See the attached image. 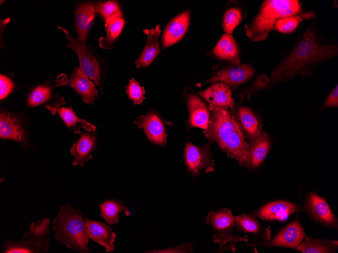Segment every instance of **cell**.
Segmentation results:
<instances>
[{"mask_svg": "<svg viewBox=\"0 0 338 253\" xmlns=\"http://www.w3.org/2000/svg\"><path fill=\"white\" fill-rule=\"evenodd\" d=\"M337 54V45L322 42L315 30L310 27L294 47L274 68L270 76L265 75L267 87L271 88L298 75L308 76L316 66Z\"/></svg>", "mask_w": 338, "mask_h": 253, "instance_id": "cell-1", "label": "cell"}, {"mask_svg": "<svg viewBox=\"0 0 338 253\" xmlns=\"http://www.w3.org/2000/svg\"><path fill=\"white\" fill-rule=\"evenodd\" d=\"M210 118L204 136L215 142L229 157L245 166L249 144L236 118L229 109L209 105Z\"/></svg>", "mask_w": 338, "mask_h": 253, "instance_id": "cell-2", "label": "cell"}, {"mask_svg": "<svg viewBox=\"0 0 338 253\" xmlns=\"http://www.w3.org/2000/svg\"><path fill=\"white\" fill-rule=\"evenodd\" d=\"M292 16L309 19L314 17L315 14L311 11L304 12L297 0L265 1L251 23L245 25L246 35L253 41H261L274 30L277 22Z\"/></svg>", "mask_w": 338, "mask_h": 253, "instance_id": "cell-3", "label": "cell"}, {"mask_svg": "<svg viewBox=\"0 0 338 253\" xmlns=\"http://www.w3.org/2000/svg\"><path fill=\"white\" fill-rule=\"evenodd\" d=\"M54 237L61 243L79 253H88L89 236L80 210L68 204L61 205L53 221Z\"/></svg>", "mask_w": 338, "mask_h": 253, "instance_id": "cell-4", "label": "cell"}, {"mask_svg": "<svg viewBox=\"0 0 338 253\" xmlns=\"http://www.w3.org/2000/svg\"><path fill=\"white\" fill-rule=\"evenodd\" d=\"M50 220L45 218L30 223L21 240H6L3 253H46L49 251Z\"/></svg>", "mask_w": 338, "mask_h": 253, "instance_id": "cell-5", "label": "cell"}, {"mask_svg": "<svg viewBox=\"0 0 338 253\" xmlns=\"http://www.w3.org/2000/svg\"><path fill=\"white\" fill-rule=\"evenodd\" d=\"M206 220V224L209 225L213 230V241L219 244L220 247L230 242L232 245V250L234 251L235 248L234 245L235 244L233 243L247 241V236L240 237L235 235V218L230 210L223 208L217 211H210Z\"/></svg>", "mask_w": 338, "mask_h": 253, "instance_id": "cell-6", "label": "cell"}, {"mask_svg": "<svg viewBox=\"0 0 338 253\" xmlns=\"http://www.w3.org/2000/svg\"><path fill=\"white\" fill-rule=\"evenodd\" d=\"M305 236L303 227L297 219L285 226L272 238L263 241L255 239L247 245L254 248L256 246H278L295 248L304 240Z\"/></svg>", "mask_w": 338, "mask_h": 253, "instance_id": "cell-7", "label": "cell"}, {"mask_svg": "<svg viewBox=\"0 0 338 253\" xmlns=\"http://www.w3.org/2000/svg\"><path fill=\"white\" fill-rule=\"evenodd\" d=\"M184 160L188 172L193 176L200 175L202 169L205 173L214 171V160L212 158L208 143L201 146L187 143L184 150Z\"/></svg>", "mask_w": 338, "mask_h": 253, "instance_id": "cell-8", "label": "cell"}, {"mask_svg": "<svg viewBox=\"0 0 338 253\" xmlns=\"http://www.w3.org/2000/svg\"><path fill=\"white\" fill-rule=\"evenodd\" d=\"M58 28L66 35L68 41L66 46L77 54L79 61V67L90 79L93 80L100 88H101L100 68L95 58L89 53L86 44L80 42L64 28L60 26Z\"/></svg>", "mask_w": 338, "mask_h": 253, "instance_id": "cell-9", "label": "cell"}, {"mask_svg": "<svg viewBox=\"0 0 338 253\" xmlns=\"http://www.w3.org/2000/svg\"><path fill=\"white\" fill-rule=\"evenodd\" d=\"M254 73V68L248 64H231L216 71L205 83L222 82L235 88L250 79Z\"/></svg>", "mask_w": 338, "mask_h": 253, "instance_id": "cell-10", "label": "cell"}, {"mask_svg": "<svg viewBox=\"0 0 338 253\" xmlns=\"http://www.w3.org/2000/svg\"><path fill=\"white\" fill-rule=\"evenodd\" d=\"M0 138L18 142L23 148L32 146L20 118L8 112L2 111L0 114Z\"/></svg>", "mask_w": 338, "mask_h": 253, "instance_id": "cell-11", "label": "cell"}, {"mask_svg": "<svg viewBox=\"0 0 338 253\" xmlns=\"http://www.w3.org/2000/svg\"><path fill=\"white\" fill-rule=\"evenodd\" d=\"M134 123L143 129L148 139L153 144L161 146L166 144L167 134L163 122L154 112L150 111L138 118Z\"/></svg>", "mask_w": 338, "mask_h": 253, "instance_id": "cell-12", "label": "cell"}, {"mask_svg": "<svg viewBox=\"0 0 338 253\" xmlns=\"http://www.w3.org/2000/svg\"><path fill=\"white\" fill-rule=\"evenodd\" d=\"M305 208L309 214L318 223L337 228V219L323 197L313 193H310L306 201Z\"/></svg>", "mask_w": 338, "mask_h": 253, "instance_id": "cell-13", "label": "cell"}, {"mask_svg": "<svg viewBox=\"0 0 338 253\" xmlns=\"http://www.w3.org/2000/svg\"><path fill=\"white\" fill-rule=\"evenodd\" d=\"M100 4V2H86L76 9L75 23L78 40L83 44H86L89 32L99 13Z\"/></svg>", "mask_w": 338, "mask_h": 253, "instance_id": "cell-14", "label": "cell"}, {"mask_svg": "<svg viewBox=\"0 0 338 253\" xmlns=\"http://www.w3.org/2000/svg\"><path fill=\"white\" fill-rule=\"evenodd\" d=\"M299 206L285 200H277L265 205L252 213V216L264 221H284L297 212Z\"/></svg>", "mask_w": 338, "mask_h": 253, "instance_id": "cell-15", "label": "cell"}, {"mask_svg": "<svg viewBox=\"0 0 338 253\" xmlns=\"http://www.w3.org/2000/svg\"><path fill=\"white\" fill-rule=\"evenodd\" d=\"M79 139L70 148V152L74 157L72 164L83 167L85 163L93 158V153L97 147V136L94 132H83Z\"/></svg>", "mask_w": 338, "mask_h": 253, "instance_id": "cell-16", "label": "cell"}, {"mask_svg": "<svg viewBox=\"0 0 338 253\" xmlns=\"http://www.w3.org/2000/svg\"><path fill=\"white\" fill-rule=\"evenodd\" d=\"M185 99L189 113V118L187 122L188 126L206 130L210 118L209 107L195 93L188 94Z\"/></svg>", "mask_w": 338, "mask_h": 253, "instance_id": "cell-17", "label": "cell"}, {"mask_svg": "<svg viewBox=\"0 0 338 253\" xmlns=\"http://www.w3.org/2000/svg\"><path fill=\"white\" fill-rule=\"evenodd\" d=\"M190 21V13L185 11L173 19L166 25L162 36V48L179 42L185 34Z\"/></svg>", "mask_w": 338, "mask_h": 253, "instance_id": "cell-18", "label": "cell"}, {"mask_svg": "<svg viewBox=\"0 0 338 253\" xmlns=\"http://www.w3.org/2000/svg\"><path fill=\"white\" fill-rule=\"evenodd\" d=\"M199 95L209 105L230 109L234 108L230 87L222 82L214 83L206 89L199 91Z\"/></svg>", "mask_w": 338, "mask_h": 253, "instance_id": "cell-19", "label": "cell"}, {"mask_svg": "<svg viewBox=\"0 0 338 253\" xmlns=\"http://www.w3.org/2000/svg\"><path fill=\"white\" fill-rule=\"evenodd\" d=\"M90 239L104 246L107 251H113L116 234L106 224L84 218Z\"/></svg>", "mask_w": 338, "mask_h": 253, "instance_id": "cell-20", "label": "cell"}, {"mask_svg": "<svg viewBox=\"0 0 338 253\" xmlns=\"http://www.w3.org/2000/svg\"><path fill=\"white\" fill-rule=\"evenodd\" d=\"M69 85L80 95L83 102L92 104L98 96L94 83L80 67H75L71 75Z\"/></svg>", "mask_w": 338, "mask_h": 253, "instance_id": "cell-21", "label": "cell"}, {"mask_svg": "<svg viewBox=\"0 0 338 253\" xmlns=\"http://www.w3.org/2000/svg\"><path fill=\"white\" fill-rule=\"evenodd\" d=\"M59 105L46 106V108L53 115L57 112L64 121L67 129L75 134L81 133V128L88 132H94L97 127L84 119L78 118L71 107L59 108Z\"/></svg>", "mask_w": 338, "mask_h": 253, "instance_id": "cell-22", "label": "cell"}, {"mask_svg": "<svg viewBox=\"0 0 338 253\" xmlns=\"http://www.w3.org/2000/svg\"><path fill=\"white\" fill-rule=\"evenodd\" d=\"M144 32L147 35V41L139 58L135 61L136 68L149 66L160 53L159 37L161 30L158 25L155 28L145 29Z\"/></svg>", "mask_w": 338, "mask_h": 253, "instance_id": "cell-23", "label": "cell"}, {"mask_svg": "<svg viewBox=\"0 0 338 253\" xmlns=\"http://www.w3.org/2000/svg\"><path fill=\"white\" fill-rule=\"evenodd\" d=\"M270 147V138L264 131L250 144L245 166L251 169L259 166L266 158Z\"/></svg>", "mask_w": 338, "mask_h": 253, "instance_id": "cell-24", "label": "cell"}, {"mask_svg": "<svg viewBox=\"0 0 338 253\" xmlns=\"http://www.w3.org/2000/svg\"><path fill=\"white\" fill-rule=\"evenodd\" d=\"M235 218L236 230L241 232L251 233L255 239L263 241L271 238V227H264L252 215L242 213Z\"/></svg>", "mask_w": 338, "mask_h": 253, "instance_id": "cell-25", "label": "cell"}, {"mask_svg": "<svg viewBox=\"0 0 338 253\" xmlns=\"http://www.w3.org/2000/svg\"><path fill=\"white\" fill-rule=\"evenodd\" d=\"M219 59L227 60L234 65L240 64V58L237 43L231 35L225 33L212 50Z\"/></svg>", "mask_w": 338, "mask_h": 253, "instance_id": "cell-26", "label": "cell"}, {"mask_svg": "<svg viewBox=\"0 0 338 253\" xmlns=\"http://www.w3.org/2000/svg\"><path fill=\"white\" fill-rule=\"evenodd\" d=\"M294 249L303 253L335 252L338 248L337 240L318 239L305 236Z\"/></svg>", "mask_w": 338, "mask_h": 253, "instance_id": "cell-27", "label": "cell"}, {"mask_svg": "<svg viewBox=\"0 0 338 253\" xmlns=\"http://www.w3.org/2000/svg\"><path fill=\"white\" fill-rule=\"evenodd\" d=\"M57 82L51 85L44 84L35 87L29 94L27 98V105L34 107L47 101L51 96L53 86H60L69 84V81L65 74L59 76Z\"/></svg>", "mask_w": 338, "mask_h": 253, "instance_id": "cell-28", "label": "cell"}, {"mask_svg": "<svg viewBox=\"0 0 338 253\" xmlns=\"http://www.w3.org/2000/svg\"><path fill=\"white\" fill-rule=\"evenodd\" d=\"M101 210V216L105 221L113 225L119 221L118 213L123 211L125 215L130 216L131 212L128 208L125 207L122 201L114 199H108L99 205Z\"/></svg>", "mask_w": 338, "mask_h": 253, "instance_id": "cell-29", "label": "cell"}, {"mask_svg": "<svg viewBox=\"0 0 338 253\" xmlns=\"http://www.w3.org/2000/svg\"><path fill=\"white\" fill-rule=\"evenodd\" d=\"M238 116L251 144L261 134L259 122L252 112L245 107L238 108Z\"/></svg>", "mask_w": 338, "mask_h": 253, "instance_id": "cell-30", "label": "cell"}, {"mask_svg": "<svg viewBox=\"0 0 338 253\" xmlns=\"http://www.w3.org/2000/svg\"><path fill=\"white\" fill-rule=\"evenodd\" d=\"M105 22L106 36L100 39V45L104 48L112 47L113 43L120 34L124 26L123 18L107 20Z\"/></svg>", "mask_w": 338, "mask_h": 253, "instance_id": "cell-31", "label": "cell"}, {"mask_svg": "<svg viewBox=\"0 0 338 253\" xmlns=\"http://www.w3.org/2000/svg\"><path fill=\"white\" fill-rule=\"evenodd\" d=\"M242 19L241 11L237 8H231L225 13L222 27L225 33L231 35L235 28L240 24Z\"/></svg>", "mask_w": 338, "mask_h": 253, "instance_id": "cell-32", "label": "cell"}, {"mask_svg": "<svg viewBox=\"0 0 338 253\" xmlns=\"http://www.w3.org/2000/svg\"><path fill=\"white\" fill-rule=\"evenodd\" d=\"M99 13L105 21L115 18H123V14L120 6L115 1L100 3Z\"/></svg>", "mask_w": 338, "mask_h": 253, "instance_id": "cell-33", "label": "cell"}, {"mask_svg": "<svg viewBox=\"0 0 338 253\" xmlns=\"http://www.w3.org/2000/svg\"><path fill=\"white\" fill-rule=\"evenodd\" d=\"M126 92L129 99L135 104H141L145 98L144 88L133 78L130 80Z\"/></svg>", "mask_w": 338, "mask_h": 253, "instance_id": "cell-34", "label": "cell"}, {"mask_svg": "<svg viewBox=\"0 0 338 253\" xmlns=\"http://www.w3.org/2000/svg\"><path fill=\"white\" fill-rule=\"evenodd\" d=\"M303 18L300 16H292L280 19L274 25V29L284 33L293 31Z\"/></svg>", "mask_w": 338, "mask_h": 253, "instance_id": "cell-35", "label": "cell"}, {"mask_svg": "<svg viewBox=\"0 0 338 253\" xmlns=\"http://www.w3.org/2000/svg\"><path fill=\"white\" fill-rule=\"evenodd\" d=\"M14 84L8 77L1 74L0 75V99L6 98L13 90Z\"/></svg>", "mask_w": 338, "mask_h": 253, "instance_id": "cell-36", "label": "cell"}, {"mask_svg": "<svg viewBox=\"0 0 338 253\" xmlns=\"http://www.w3.org/2000/svg\"><path fill=\"white\" fill-rule=\"evenodd\" d=\"M193 251V244L190 243H184L180 245L170 248L163 249H155L149 251L147 252L156 253H172V252H192Z\"/></svg>", "mask_w": 338, "mask_h": 253, "instance_id": "cell-37", "label": "cell"}, {"mask_svg": "<svg viewBox=\"0 0 338 253\" xmlns=\"http://www.w3.org/2000/svg\"><path fill=\"white\" fill-rule=\"evenodd\" d=\"M338 107V86L337 85L332 89L326 97L320 109Z\"/></svg>", "mask_w": 338, "mask_h": 253, "instance_id": "cell-38", "label": "cell"}]
</instances>
